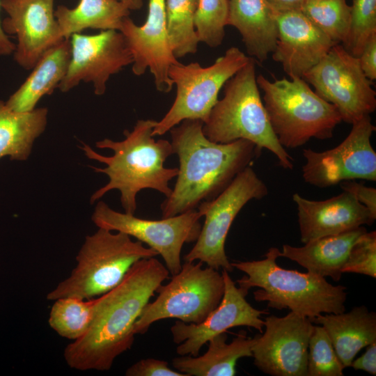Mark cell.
<instances>
[{"mask_svg":"<svg viewBox=\"0 0 376 376\" xmlns=\"http://www.w3.org/2000/svg\"><path fill=\"white\" fill-rule=\"evenodd\" d=\"M342 273H356L376 278V232L362 234L352 246Z\"/></svg>","mask_w":376,"mask_h":376,"instance_id":"cell-34","label":"cell"},{"mask_svg":"<svg viewBox=\"0 0 376 376\" xmlns=\"http://www.w3.org/2000/svg\"><path fill=\"white\" fill-rule=\"evenodd\" d=\"M201 217L196 209L161 220L145 219L113 210L99 201L91 219L98 228L122 232L146 244L162 257L169 273L175 275L182 267L184 244L196 242L199 235Z\"/></svg>","mask_w":376,"mask_h":376,"instance_id":"cell-12","label":"cell"},{"mask_svg":"<svg viewBox=\"0 0 376 376\" xmlns=\"http://www.w3.org/2000/svg\"><path fill=\"white\" fill-rule=\"evenodd\" d=\"M278 38L272 53L290 77H303L335 43L301 10L277 14Z\"/></svg>","mask_w":376,"mask_h":376,"instance_id":"cell-19","label":"cell"},{"mask_svg":"<svg viewBox=\"0 0 376 376\" xmlns=\"http://www.w3.org/2000/svg\"><path fill=\"white\" fill-rule=\"evenodd\" d=\"M102 228L87 235L76 257L70 275L47 295L54 301L63 297L91 299L116 287L138 260L158 256L124 233Z\"/></svg>","mask_w":376,"mask_h":376,"instance_id":"cell-7","label":"cell"},{"mask_svg":"<svg viewBox=\"0 0 376 376\" xmlns=\"http://www.w3.org/2000/svg\"><path fill=\"white\" fill-rule=\"evenodd\" d=\"M198 0H165L169 39L175 58L195 54L199 42L194 15Z\"/></svg>","mask_w":376,"mask_h":376,"instance_id":"cell-29","label":"cell"},{"mask_svg":"<svg viewBox=\"0 0 376 376\" xmlns=\"http://www.w3.org/2000/svg\"><path fill=\"white\" fill-rule=\"evenodd\" d=\"M203 263L185 262L166 285L156 289L158 295L143 308L134 325V334H144L154 322L176 318L199 324L219 304L224 293L221 273Z\"/></svg>","mask_w":376,"mask_h":376,"instance_id":"cell-8","label":"cell"},{"mask_svg":"<svg viewBox=\"0 0 376 376\" xmlns=\"http://www.w3.org/2000/svg\"><path fill=\"white\" fill-rule=\"evenodd\" d=\"M277 14L267 0H229L226 25L238 30L247 53L262 63L276 48Z\"/></svg>","mask_w":376,"mask_h":376,"instance_id":"cell-21","label":"cell"},{"mask_svg":"<svg viewBox=\"0 0 376 376\" xmlns=\"http://www.w3.org/2000/svg\"><path fill=\"white\" fill-rule=\"evenodd\" d=\"M1 0H0V8ZM15 49V44L13 43L10 39L8 36L4 32L1 21L0 19V55L8 56L13 54Z\"/></svg>","mask_w":376,"mask_h":376,"instance_id":"cell-40","label":"cell"},{"mask_svg":"<svg viewBox=\"0 0 376 376\" xmlns=\"http://www.w3.org/2000/svg\"><path fill=\"white\" fill-rule=\"evenodd\" d=\"M264 328L251 349L255 366L272 376H306L311 320L290 311L283 317L267 316Z\"/></svg>","mask_w":376,"mask_h":376,"instance_id":"cell-14","label":"cell"},{"mask_svg":"<svg viewBox=\"0 0 376 376\" xmlns=\"http://www.w3.org/2000/svg\"><path fill=\"white\" fill-rule=\"evenodd\" d=\"M365 352L359 358L354 359L351 367L354 370L366 371L373 375H376V343L366 347Z\"/></svg>","mask_w":376,"mask_h":376,"instance_id":"cell-38","label":"cell"},{"mask_svg":"<svg viewBox=\"0 0 376 376\" xmlns=\"http://www.w3.org/2000/svg\"><path fill=\"white\" fill-rule=\"evenodd\" d=\"M343 369L326 330L314 325L308 343L306 376H343Z\"/></svg>","mask_w":376,"mask_h":376,"instance_id":"cell-32","label":"cell"},{"mask_svg":"<svg viewBox=\"0 0 376 376\" xmlns=\"http://www.w3.org/2000/svg\"><path fill=\"white\" fill-rule=\"evenodd\" d=\"M203 125L202 120L186 119L169 130L180 167L175 186L161 205L162 218L196 210L201 203L214 199L261 154L245 139L211 141Z\"/></svg>","mask_w":376,"mask_h":376,"instance_id":"cell-2","label":"cell"},{"mask_svg":"<svg viewBox=\"0 0 376 376\" xmlns=\"http://www.w3.org/2000/svg\"><path fill=\"white\" fill-rule=\"evenodd\" d=\"M315 92L336 107L342 121L352 124L376 109V93L357 57L335 44L302 77Z\"/></svg>","mask_w":376,"mask_h":376,"instance_id":"cell-11","label":"cell"},{"mask_svg":"<svg viewBox=\"0 0 376 376\" xmlns=\"http://www.w3.org/2000/svg\"><path fill=\"white\" fill-rule=\"evenodd\" d=\"M300 10L335 43L346 41L351 22L346 0H306Z\"/></svg>","mask_w":376,"mask_h":376,"instance_id":"cell-30","label":"cell"},{"mask_svg":"<svg viewBox=\"0 0 376 376\" xmlns=\"http://www.w3.org/2000/svg\"><path fill=\"white\" fill-rule=\"evenodd\" d=\"M229 0H198L194 26L199 42L219 46L225 36Z\"/></svg>","mask_w":376,"mask_h":376,"instance_id":"cell-31","label":"cell"},{"mask_svg":"<svg viewBox=\"0 0 376 376\" xmlns=\"http://www.w3.org/2000/svg\"><path fill=\"white\" fill-rule=\"evenodd\" d=\"M267 1L276 13H281L300 10L306 0H267Z\"/></svg>","mask_w":376,"mask_h":376,"instance_id":"cell-39","label":"cell"},{"mask_svg":"<svg viewBox=\"0 0 376 376\" xmlns=\"http://www.w3.org/2000/svg\"><path fill=\"white\" fill-rule=\"evenodd\" d=\"M376 33V0H353L349 35L343 44L345 49L358 57L366 41Z\"/></svg>","mask_w":376,"mask_h":376,"instance_id":"cell-33","label":"cell"},{"mask_svg":"<svg viewBox=\"0 0 376 376\" xmlns=\"http://www.w3.org/2000/svg\"><path fill=\"white\" fill-rule=\"evenodd\" d=\"M47 117L46 107L17 112L0 100V159L9 157L10 160H26L35 141L46 129Z\"/></svg>","mask_w":376,"mask_h":376,"instance_id":"cell-26","label":"cell"},{"mask_svg":"<svg viewBox=\"0 0 376 376\" xmlns=\"http://www.w3.org/2000/svg\"><path fill=\"white\" fill-rule=\"evenodd\" d=\"M169 274L155 257L136 262L116 287L97 297L88 330L64 350L67 364L79 370H109L116 358L131 348L134 323Z\"/></svg>","mask_w":376,"mask_h":376,"instance_id":"cell-1","label":"cell"},{"mask_svg":"<svg viewBox=\"0 0 376 376\" xmlns=\"http://www.w3.org/2000/svg\"><path fill=\"white\" fill-rule=\"evenodd\" d=\"M249 59L239 48L231 47L208 67L203 68L196 62L171 65L169 77L176 86V96L168 112L157 122L152 136L163 135L186 119L204 123L218 101L222 86Z\"/></svg>","mask_w":376,"mask_h":376,"instance_id":"cell-9","label":"cell"},{"mask_svg":"<svg viewBox=\"0 0 376 376\" xmlns=\"http://www.w3.org/2000/svg\"><path fill=\"white\" fill-rule=\"evenodd\" d=\"M53 301L48 320L50 327L61 337L72 341L83 336L94 318L97 297L83 299L69 297Z\"/></svg>","mask_w":376,"mask_h":376,"instance_id":"cell-28","label":"cell"},{"mask_svg":"<svg viewBox=\"0 0 376 376\" xmlns=\"http://www.w3.org/2000/svg\"><path fill=\"white\" fill-rule=\"evenodd\" d=\"M268 194V188L250 166L240 172L216 198L197 207L205 221L196 243L184 257L185 262L198 260L217 270H233L225 252L229 229L242 208L251 200Z\"/></svg>","mask_w":376,"mask_h":376,"instance_id":"cell-10","label":"cell"},{"mask_svg":"<svg viewBox=\"0 0 376 376\" xmlns=\"http://www.w3.org/2000/svg\"><path fill=\"white\" fill-rule=\"evenodd\" d=\"M360 66L370 81L376 79V33L366 41L363 48L357 57Z\"/></svg>","mask_w":376,"mask_h":376,"instance_id":"cell-37","label":"cell"},{"mask_svg":"<svg viewBox=\"0 0 376 376\" xmlns=\"http://www.w3.org/2000/svg\"><path fill=\"white\" fill-rule=\"evenodd\" d=\"M224 293L219 304L199 324L177 320L171 327L173 340L180 344L176 352L180 356L196 357L201 347L212 337L228 329L246 326L263 332L265 311L253 308L246 299L248 292L237 287L229 272L222 269Z\"/></svg>","mask_w":376,"mask_h":376,"instance_id":"cell-16","label":"cell"},{"mask_svg":"<svg viewBox=\"0 0 376 376\" xmlns=\"http://www.w3.org/2000/svg\"><path fill=\"white\" fill-rule=\"evenodd\" d=\"M130 10L119 0H79L73 8L61 5L54 15L65 39L86 29L119 31Z\"/></svg>","mask_w":376,"mask_h":376,"instance_id":"cell-27","label":"cell"},{"mask_svg":"<svg viewBox=\"0 0 376 376\" xmlns=\"http://www.w3.org/2000/svg\"><path fill=\"white\" fill-rule=\"evenodd\" d=\"M311 320L324 328L344 368L351 366L359 351L376 343V313L365 306Z\"/></svg>","mask_w":376,"mask_h":376,"instance_id":"cell-23","label":"cell"},{"mask_svg":"<svg viewBox=\"0 0 376 376\" xmlns=\"http://www.w3.org/2000/svg\"><path fill=\"white\" fill-rule=\"evenodd\" d=\"M366 231L365 227L360 226L315 239L299 247L283 244L280 257L296 262L310 273L338 281L352 246Z\"/></svg>","mask_w":376,"mask_h":376,"instance_id":"cell-22","label":"cell"},{"mask_svg":"<svg viewBox=\"0 0 376 376\" xmlns=\"http://www.w3.org/2000/svg\"><path fill=\"white\" fill-rule=\"evenodd\" d=\"M70 40V61L58 87L63 93L85 82L93 84L95 94L102 95L110 77L133 63L132 54L119 31L104 30L94 35L74 33Z\"/></svg>","mask_w":376,"mask_h":376,"instance_id":"cell-15","label":"cell"},{"mask_svg":"<svg viewBox=\"0 0 376 376\" xmlns=\"http://www.w3.org/2000/svg\"><path fill=\"white\" fill-rule=\"evenodd\" d=\"M55 0H1L8 16L1 22L4 32L17 39L13 57L31 70L40 57L63 38L54 15Z\"/></svg>","mask_w":376,"mask_h":376,"instance_id":"cell-17","label":"cell"},{"mask_svg":"<svg viewBox=\"0 0 376 376\" xmlns=\"http://www.w3.org/2000/svg\"><path fill=\"white\" fill-rule=\"evenodd\" d=\"M263 92V104L279 142L284 148H296L311 139H330L341 121L332 104L327 102L301 77H283L274 81L256 77Z\"/></svg>","mask_w":376,"mask_h":376,"instance_id":"cell-6","label":"cell"},{"mask_svg":"<svg viewBox=\"0 0 376 376\" xmlns=\"http://www.w3.org/2000/svg\"><path fill=\"white\" fill-rule=\"evenodd\" d=\"M256 61L249 62L224 84V95L212 109L203 132L211 141L228 143L238 139L265 148L285 169H292V158L274 133L256 81Z\"/></svg>","mask_w":376,"mask_h":376,"instance_id":"cell-5","label":"cell"},{"mask_svg":"<svg viewBox=\"0 0 376 376\" xmlns=\"http://www.w3.org/2000/svg\"><path fill=\"white\" fill-rule=\"evenodd\" d=\"M297 207L300 240L306 244L315 239L340 234L363 225H371L375 218L350 192L324 201L292 195Z\"/></svg>","mask_w":376,"mask_h":376,"instance_id":"cell-20","label":"cell"},{"mask_svg":"<svg viewBox=\"0 0 376 376\" xmlns=\"http://www.w3.org/2000/svg\"><path fill=\"white\" fill-rule=\"evenodd\" d=\"M352 125L349 134L336 147L323 152L303 150L306 183L327 188L357 179L376 181V152L370 143L376 127L370 115Z\"/></svg>","mask_w":376,"mask_h":376,"instance_id":"cell-13","label":"cell"},{"mask_svg":"<svg viewBox=\"0 0 376 376\" xmlns=\"http://www.w3.org/2000/svg\"><path fill=\"white\" fill-rule=\"evenodd\" d=\"M71 57L70 39L49 49L38 60L24 83L6 102L13 111L26 112L36 109L44 95L53 93L65 77Z\"/></svg>","mask_w":376,"mask_h":376,"instance_id":"cell-24","label":"cell"},{"mask_svg":"<svg viewBox=\"0 0 376 376\" xmlns=\"http://www.w3.org/2000/svg\"><path fill=\"white\" fill-rule=\"evenodd\" d=\"M228 336L223 332L212 337L207 352L201 356L183 355L172 361L173 367L187 376H234L236 363L243 357H252L256 336L240 334L227 343Z\"/></svg>","mask_w":376,"mask_h":376,"instance_id":"cell-25","label":"cell"},{"mask_svg":"<svg viewBox=\"0 0 376 376\" xmlns=\"http://www.w3.org/2000/svg\"><path fill=\"white\" fill-rule=\"evenodd\" d=\"M260 260L230 263L233 268L246 274L236 281L239 287L253 292L257 301H267V306L289 309L312 319L322 313L345 311L347 293L341 285H334L325 277L308 272L285 269L278 265L280 250L271 247Z\"/></svg>","mask_w":376,"mask_h":376,"instance_id":"cell-4","label":"cell"},{"mask_svg":"<svg viewBox=\"0 0 376 376\" xmlns=\"http://www.w3.org/2000/svg\"><path fill=\"white\" fill-rule=\"evenodd\" d=\"M343 191L351 193L356 199L364 205L376 219V189L359 183L354 180L343 181L340 183Z\"/></svg>","mask_w":376,"mask_h":376,"instance_id":"cell-36","label":"cell"},{"mask_svg":"<svg viewBox=\"0 0 376 376\" xmlns=\"http://www.w3.org/2000/svg\"><path fill=\"white\" fill-rule=\"evenodd\" d=\"M127 376H187L185 374L173 370L166 361L148 358L141 359L125 371Z\"/></svg>","mask_w":376,"mask_h":376,"instance_id":"cell-35","label":"cell"},{"mask_svg":"<svg viewBox=\"0 0 376 376\" xmlns=\"http://www.w3.org/2000/svg\"><path fill=\"white\" fill-rule=\"evenodd\" d=\"M124 3L128 9L130 10H139L143 3V0H119Z\"/></svg>","mask_w":376,"mask_h":376,"instance_id":"cell-41","label":"cell"},{"mask_svg":"<svg viewBox=\"0 0 376 376\" xmlns=\"http://www.w3.org/2000/svg\"><path fill=\"white\" fill-rule=\"evenodd\" d=\"M157 121L139 120L132 131L125 130V139L115 141L109 139L96 142L100 149H110L111 156L100 155L88 145L82 143L80 148L85 155L106 165L104 168H93L95 172L106 174L108 182L91 197V203L98 201L108 191L117 189L120 193V203L125 212L134 214L136 196L142 189H152L163 194L166 198L172 191L169 182L176 177L178 168H166L164 162L174 151L166 139L155 141L152 132Z\"/></svg>","mask_w":376,"mask_h":376,"instance_id":"cell-3","label":"cell"},{"mask_svg":"<svg viewBox=\"0 0 376 376\" xmlns=\"http://www.w3.org/2000/svg\"><path fill=\"white\" fill-rule=\"evenodd\" d=\"M119 31L132 56L133 73L140 76L149 68L156 88L160 92H170L174 85L169 77V70L179 61L169 42L165 0H150L146 22L139 26L127 17Z\"/></svg>","mask_w":376,"mask_h":376,"instance_id":"cell-18","label":"cell"}]
</instances>
